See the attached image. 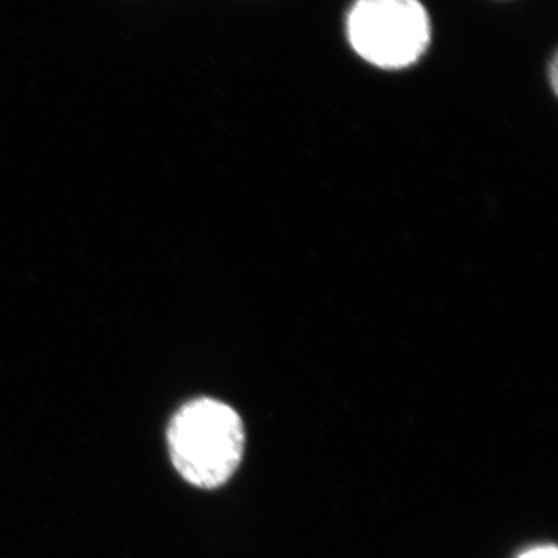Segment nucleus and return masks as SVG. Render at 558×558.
<instances>
[{
	"instance_id": "1",
	"label": "nucleus",
	"mask_w": 558,
	"mask_h": 558,
	"mask_svg": "<svg viewBox=\"0 0 558 558\" xmlns=\"http://www.w3.org/2000/svg\"><path fill=\"white\" fill-rule=\"evenodd\" d=\"M240 414L215 399H196L178 411L168 427V449L180 475L201 488L226 484L244 457Z\"/></svg>"
},
{
	"instance_id": "2",
	"label": "nucleus",
	"mask_w": 558,
	"mask_h": 558,
	"mask_svg": "<svg viewBox=\"0 0 558 558\" xmlns=\"http://www.w3.org/2000/svg\"><path fill=\"white\" fill-rule=\"evenodd\" d=\"M347 25L354 50L381 69L409 68L432 39V22L418 0H355Z\"/></svg>"
},
{
	"instance_id": "3",
	"label": "nucleus",
	"mask_w": 558,
	"mask_h": 558,
	"mask_svg": "<svg viewBox=\"0 0 558 558\" xmlns=\"http://www.w3.org/2000/svg\"><path fill=\"white\" fill-rule=\"evenodd\" d=\"M517 558H558V553L556 546H537V548L524 550Z\"/></svg>"
}]
</instances>
